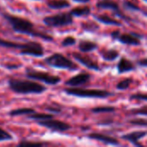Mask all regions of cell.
<instances>
[{"label":"cell","mask_w":147,"mask_h":147,"mask_svg":"<svg viewBox=\"0 0 147 147\" xmlns=\"http://www.w3.org/2000/svg\"><path fill=\"white\" fill-rule=\"evenodd\" d=\"M2 66H3L4 68L8 70H16V69L21 68L22 65L21 64H2Z\"/></svg>","instance_id":"836d02e7"},{"label":"cell","mask_w":147,"mask_h":147,"mask_svg":"<svg viewBox=\"0 0 147 147\" xmlns=\"http://www.w3.org/2000/svg\"><path fill=\"white\" fill-rule=\"evenodd\" d=\"M122 8L127 11H132V12H141V8L134 3L131 0H123L122 1Z\"/></svg>","instance_id":"603a6c76"},{"label":"cell","mask_w":147,"mask_h":147,"mask_svg":"<svg viewBox=\"0 0 147 147\" xmlns=\"http://www.w3.org/2000/svg\"><path fill=\"white\" fill-rule=\"evenodd\" d=\"M47 5L51 9H62L71 7V3L68 0H48Z\"/></svg>","instance_id":"ffe728a7"},{"label":"cell","mask_w":147,"mask_h":147,"mask_svg":"<svg viewBox=\"0 0 147 147\" xmlns=\"http://www.w3.org/2000/svg\"><path fill=\"white\" fill-rule=\"evenodd\" d=\"M37 124L45 128L51 130L52 132H57V133H65L71 130L72 127L71 125H70L69 123L58 120H53V118L37 121Z\"/></svg>","instance_id":"30bf717a"},{"label":"cell","mask_w":147,"mask_h":147,"mask_svg":"<svg viewBox=\"0 0 147 147\" xmlns=\"http://www.w3.org/2000/svg\"><path fill=\"white\" fill-rule=\"evenodd\" d=\"M93 17L99 22L103 23L105 25H112V26H116V27H121L122 23L121 22L115 19L114 17H111L108 15H98V14H93Z\"/></svg>","instance_id":"2e32d148"},{"label":"cell","mask_w":147,"mask_h":147,"mask_svg":"<svg viewBox=\"0 0 147 147\" xmlns=\"http://www.w3.org/2000/svg\"><path fill=\"white\" fill-rule=\"evenodd\" d=\"M134 83V79L132 78H125L124 79L121 80L116 84V89L118 90H126L130 87V85Z\"/></svg>","instance_id":"484cf974"},{"label":"cell","mask_w":147,"mask_h":147,"mask_svg":"<svg viewBox=\"0 0 147 147\" xmlns=\"http://www.w3.org/2000/svg\"><path fill=\"white\" fill-rule=\"evenodd\" d=\"M91 75L88 72H80L72 76L65 82V85L68 87H82L90 83Z\"/></svg>","instance_id":"8fae6325"},{"label":"cell","mask_w":147,"mask_h":147,"mask_svg":"<svg viewBox=\"0 0 147 147\" xmlns=\"http://www.w3.org/2000/svg\"><path fill=\"white\" fill-rule=\"evenodd\" d=\"M35 1H39V0H35Z\"/></svg>","instance_id":"74e56055"},{"label":"cell","mask_w":147,"mask_h":147,"mask_svg":"<svg viewBox=\"0 0 147 147\" xmlns=\"http://www.w3.org/2000/svg\"><path fill=\"white\" fill-rule=\"evenodd\" d=\"M14 138L13 136L7 132L6 130H4L3 128L0 127V142H5V141H11L13 140Z\"/></svg>","instance_id":"4dcf8cb0"},{"label":"cell","mask_w":147,"mask_h":147,"mask_svg":"<svg viewBox=\"0 0 147 147\" xmlns=\"http://www.w3.org/2000/svg\"><path fill=\"white\" fill-rule=\"evenodd\" d=\"M81 27L84 30V31H87V32H92V33H95L96 32V30L99 29L100 26L95 22H82L81 23Z\"/></svg>","instance_id":"d4e9b609"},{"label":"cell","mask_w":147,"mask_h":147,"mask_svg":"<svg viewBox=\"0 0 147 147\" xmlns=\"http://www.w3.org/2000/svg\"><path fill=\"white\" fill-rule=\"evenodd\" d=\"M113 122H114V120H113V119L108 118V119H105V120H102V121L97 122V124L100 125V126H109V125H111Z\"/></svg>","instance_id":"e575fe53"},{"label":"cell","mask_w":147,"mask_h":147,"mask_svg":"<svg viewBox=\"0 0 147 147\" xmlns=\"http://www.w3.org/2000/svg\"><path fill=\"white\" fill-rule=\"evenodd\" d=\"M128 123L134 126H138V127H146L147 126V122L146 119L142 118H134V119H130L128 120Z\"/></svg>","instance_id":"1f68e13d"},{"label":"cell","mask_w":147,"mask_h":147,"mask_svg":"<svg viewBox=\"0 0 147 147\" xmlns=\"http://www.w3.org/2000/svg\"><path fill=\"white\" fill-rule=\"evenodd\" d=\"M42 22L47 27L59 28L71 25L74 22V20L70 12H59L54 15L45 16L42 19Z\"/></svg>","instance_id":"9c48e42d"},{"label":"cell","mask_w":147,"mask_h":147,"mask_svg":"<svg viewBox=\"0 0 147 147\" xmlns=\"http://www.w3.org/2000/svg\"><path fill=\"white\" fill-rule=\"evenodd\" d=\"M146 105L142 106L141 108H138V109H133L129 111V115H142V116H146L147 111H146Z\"/></svg>","instance_id":"f1b7e54d"},{"label":"cell","mask_w":147,"mask_h":147,"mask_svg":"<svg viewBox=\"0 0 147 147\" xmlns=\"http://www.w3.org/2000/svg\"><path fill=\"white\" fill-rule=\"evenodd\" d=\"M147 133L146 130H142V131H134L128 134H125L121 136V139L123 140H126L129 143H131L132 145H134V146L138 147H144V146L140 143V140L144 139L146 136Z\"/></svg>","instance_id":"4fadbf2b"},{"label":"cell","mask_w":147,"mask_h":147,"mask_svg":"<svg viewBox=\"0 0 147 147\" xmlns=\"http://www.w3.org/2000/svg\"><path fill=\"white\" fill-rule=\"evenodd\" d=\"M44 109L47 111V112H48V113H50V114H52V115H58V114H60V113H62V111H63V109H62V107L61 106H59V105H45L44 106Z\"/></svg>","instance_id":"83f0119b"},{"label":"cell","mask_w":147,"mask_h":147,"mask_svg":"<svg viewBox=\"0 0 147 147\" xmlns=\"http://www.w3.org/2000/svg\"><path fill=\"white\" fill-rule=\"evenodd\" d=\"M110 36L113 40H117L123 45L134 46V47L140 46L141 39L144 38V35L140 33H136V32L121 33L118 29L112 31L110 33Z\"/></svg>","instance_id":"ba28073f"},{"label":"cell","mask_w":147,"mask_h":147,"mask_svg":"<svg viewBox=\"0 0 147 147\" xmlns=\"http://www.w3.org/2000/svg\"><path fill=\"white\" fill-rule=\"evenodd\" d=\"M25 77L28 79L36 80L39 82H41L47 85L54 86L57 85L61 82V78L56 75L50 74L48 72L38 71L33 67H26L25 69Z\"/></svg>","instance_id":"8992f818"},{"label":"cell","mask_w":147,"mask_h":147,"mask_svg":"<svg viewBox=\"0 0 147 147\" xmlns=\"http://www.w3.org/2000/svg\"><path fill=\"white\" fill-rule=\"evenodd\" d=\"M100 54L105 61L112 62V61L116 60L119 58L120 52L115 48H108V49L102 50L100 52Z\"/></svg>","instance_id":"d6986e66"},{"label":"cell","mask_w":147,"mask_h":147,"mask_svg":"<svg viewBox=\"0 0 147 147\" xmlns=\"http://www.w3.org/2000/svg\"><path fill=\"white\" fill-rule=\"evenodd\" d=\"M71 56L78 63H80L81 65H83L89 70H92V71H102V68L100 67L99 64L96 61H95L94 59H90V57L83 55L78 53H72Z\"/></svg>","instance_id":"7c38bea8"},{"label":"cell","mask_w":147,"mask_h":147,"mask_svg":"<svg viewBox=\"0 0 147 147\" xmlns=\"http://www.w3.org/2000/svg\"><path fill=\"white\" fill-rule=\"evenodd\" d=\"M9 89L20 95H40L47 90V88L32 79H21L10 78L7 81Z\"/></svg>","instance_id":"7a4b0ae2"},{"label":"cell","mask_w":147,"mask_h":147,"mask_svg":"<svg viewBox=\"0 0 147 147\" xmlns=\"http://www.w3.org/2000/svg\"><path fill=\"white\" fill-rule=\"evenodd\" d=\"M44 62L47 65L56 69L68 70L71 71H77L78 69V65L75 62L60 53H54L47 56L45 58Z\"/></svg>","instance_id":"5b68a950"},{"label":"cell","mask_w":147,"mask_h":147,"mask_svg":"<svg viewBox=\"0 0 147 147\" xmlns=\"http://www.w3.org/2000/svg\"><path fill=\"white\" fill-rule=\"evenodd\" d=\"M98 48V44L96 41L90 40H80L78 41V50L81 53L94 52Z\"/></svg>","instance_id":"e0dca14e"},{"label":"cell","mask_w":147,"mask_h":147,"mask_svg":"<svg viewBox=\"0 0 147 147\" xmlns=\"http://www.w3.org/2000/svg\"><path fill=\"white\" fill-rule=\"evenodd\" d=\"M35 110L32 108H20V109H13V110H10L8 115L9 116H12V117H16V116H27L30 114H33L34 113Z\"/></svg>","instance_id":"44dd1931"},{"label":"cell","mask_w":147,"mask_h":147,"mask_svg":"<svg viewBox=\"0 0 147 147\" xmlns=\"http://www.w3.org/2000/svg\"><path fill=\"white\" fill-rule=\"evenodd\" d=\"M46 143L44 142H40V141H32V140H21L18 144H17V146H45Z\"/></svg>","instance_id":"4316f807"},{"label":"cell","mask_w":147,"mask_h":147,"mask_svg":"<svg viewBox=\"0 0 147 147\" xmlns=\"http://www.w3.org/2000/svg\"><path fill=\"white\" fill-rule=\"evenodd\" d=\"M63 91L69 96L80 97V98H96V99H105L115 96L112 91L107 90L98 89H86L81 87H67Z\"/></svg>","instance_id":"277c9868"},{"label":"cell","mask_w":147,"mask_h":147,"mask_svg":"<svg viewBox=\"0 0 147 147\" xmlns=\"http://www.w3.org/2000/svg\"><path fill=\"white\" fill-rule=\"evenodd\" d=\"M96 8L98 9H108L113 13V16L119 17L127 22H135V20L130 16L127 15L123 9H121L120 4L115 0H98L96 3Z\"/></svg>","instance_id":"52a82bcc"},{"label":"cell","mask_w":147,"mask_h":147,"mask_svg":"<svg viewBox=\"0 0 147 147\" xmlns=\"http://www.w3.org/2000/svg\"><path fill=\"white\" fill-rule=\"evenodd\" d=\"M90 111L93 114H109L115 113L116 111V108L114 106H98L91 109Z\"/></svg>","instance_id":"cb8c5ba5"},{"label":"cell","mask_w":147,"mask_h":147,"mask_svg":"<svg viewBox=\"0 0 147 147\" xmlns=\"http://www.w3.org/2000/svg\"><path fill=\"white\" fill-rule=\"evenodd\" d=\"M73 17H86L91 15V8L88 5L74 7L69 11Z\"/></svg>","instance_id":"ac0fdd59"},{"label":"cell","mask_w":147,"mask_h":147,"mask_svg":"<svg viewBox=\"0 0 147 147\" xmlns=\"http://www.w3.org/2000/svg\"><path fill=\"white\" fill-rule=\"evenodd\" d=\"M116 69H117L118 74H124V73H127L130 71H136V65L132 60L123 56L118 61Z\"/></svg>","instance_id":"9a60e30c"},{"label":"cell","mask_w":147,"mask_h":147,"mask_svg":"<svg viewBox=\"0 0 147 147\" xmlns=\"http://www.w3.org/2000/svg\"><path fill=\"white\" fill-rule=\"evenodd\" d=\"M133 100H138V101H142V102H146L147 96L146 93L144 92H137L134 94H132L129 96V101Z\"/></svg>","instance_id":"d6a6232c"},{"label":"cell","mask_w":147,"mask_h":147,"mask_svg":"<svg viewBox=\"0 0 147 147\" xmlns=\"http://www.w3.org/2000/svg\"><path fill=\"white\" fill-rule=\"evenodd\" d=\"M54 118V115L52 114H47V113H37L36 111L33 114H30L28 115H27V119L28 120H31V121H45V120H48V119H52Z\"/></svg>","instance_id":"7402d4cb"},{"label":"cell","mask_w":147,"mask_h":147,"mask_svg":"<svg viewBox=\"0 0 147 147\" xmlns=\"http://www.w3.org/2000/svg\"><path fill=\"white\" fill-rule=\"evenodd\" d=\"M136 64L138 65H140V67H146L147 66V59L146 57H144V58H142V59H138L137 61H136Z\"/></svg>","instance_id":"d590c367"},{"label":"cell","mask_w":147,"mask_h":147,"mask_svg":"<svg viewBox=\"0 0 147 147\" xmlns=\"http://www.w3.org/2000/svg\"><path fill=\"white\" fill-rule=\"evenodd\" d=\"M0 16L7 22L12 30L16 33L37 37L45 41H53V37L52 35L37 29L34 24L28 19L6 12L2 9H0Z\"/></svg>","instance_id":"6da1fadb"},{"label":"cell","mask_w":147,"mask_h":147,"mask_svg":"<svg viewBox=\"0 0 147 147\" xmlns=\"http://www.w3.org/2000/svg\"><path fill=\"white\" fill-rule=\"evenodd\" d=\"M77 43V40L74 36L71 35H68L66 36L65 39H63V40L61 41V46L67 47H71L74 46Z\"/></svg>","instance_id":"f546056e"},{"label":"cell","mask_w":147,"mask_h":147,"mask_svg":"<svg viewBox=\"0 0 147 147\" xmlns=\"http://www.w3.org/2000/svg\"><path fill=\"white\" fill-rule=\"evenodd\" d=\"M0 47L9 49H19L21 55L40 58L44 56V47L37 41H26L23 43L7 40L0 38Z\"/></svg>","instance_id":"3957f363"},{"label":"cell","mask_w":147,"mask_h":147,"mask_svg":"<svg viewBox=\"0 0 147 147\" xmlns=\"http://www.w3.org/2000/svg\"><path fill=\"white\" fill-rule=\"evenodd\" d=\"M86 137L90 140L102 142L107 146H121V143L117 139H115L112 136L107 135V134H100V133H91V134H87Z\"/></svg>","instance_id":"5bb4252c"},{"label":"cell","mask_w":147,"mask_h":147,"mask_svg":"<svg viewBox=\"0 0 147 147\" xmlns=\"http://www.w3.org/2000/svg\"><path fill=\"white\" fill-rule=\"evenodd\" d=\"M73 2L76 3H87L89 2H90V0H72Z\"/></svg>","instance_id":"8d00e7d4"}]
</instances>
